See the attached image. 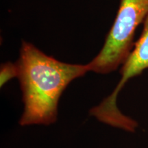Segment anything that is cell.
<instances>
[{"label": "cell", "mask_w": 148, "mask_h": 148, "mask_svg": "<svg viewBox=\"0 0 148 148\" xmlns=\"http://www.w3.org/2000/svg\"><path fill=\"white\" fill-rule=\"evenodd\" d=\"M143 24L141 36L135 42L134 49L122 64L120 70L121 78L117 86L110 95L90 110L92 116L110 126L121 127L127 123L128 117L121 113L116 106L118 94L130 79L141 74L144 70L148 69V14Z\"/></svg>", "instance_id": "3"}, {"label": "cell", "mask_w": 148, "mask_h": 148, "mask_svg": "<svg viewBox=\"0 0 148 148\" xmlns=\"http://www.w3.org/2000/svg\"><path fill=\"white\" fill-rule=\"evenodd\" d=\"M147 14L148 0H121L102 49L87 64L89 71L108 73L124 63L134 47L136 29Z\"/></svg>", "instance_id": "2"}, {"label": "cell", "mask_w": 148, "mask_h": 148, "mask_svg": "<svg viewBox=\"0 0 148 148\" xmlns=\"http://www.w3.org/2000/svg\"><path fill=\"white\" fill-rule=\"evenodd\" d=\"M16 64L24 103L22 126L56 122L62 92L72 81L89 71L87 64L61 62L25 41Z\"/></svg>", "instance_id": "1"}, {"label": "cell", "mask_w": 148, "mask_h": 148, "mask_svg": "<svg viewBox=\"0 0 148 148\" xmlns=\"http://www.w3.org/2000/svg\"><path fill=\"white\" fill-rule=\"evenodd\" d=\"M18 75V69L16 64H12L10 62L2 64L0 72V84L2 86L8 81Z\"/></svg>", "instance_id": "4"}]
</instances>
